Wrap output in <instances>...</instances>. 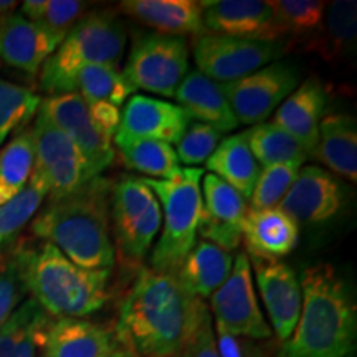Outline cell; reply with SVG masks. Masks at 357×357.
Segmentation results:
<instances>
[{"label":"cell","mask_w":357,"mask_h":357,"mask_svg":"<svg viewBox=\"0 0 357 357\" xmlns=\"http://www.w3.org/2000/svg\"><path fill=\"white\" fill-rule=\"evenodd\" d=\"M205 311L176 275L142 268L119 310L116 341L132 357H178Z\"/></svg>","instance_id":"1"},{"label":"cell","mask_w":357,"mask_h":357,"mask_svg":"<svg viewBox=\"0 0 357 357\" xmlns=\"http://www.w3.org/2000/svg\"><path fill=\"white\" fill-rule=\"evenodd\" d=\"M111 192L113 182L96 176L63 199L48 200L32 218L35 238L52 243L75 265L88 270H111Z\"/></svg>","instance_id":"2"},{"label":"cell","mask_w":357,"mask_h":357,"mask_svg":"<svg viewBox=\"0 0 357 357\" xmlns=\"http://www.w3.org/2000/svg\"><path fill=\"white\" fill-rule=\"evenodd\" d=\"M296 328L278 357H354L357 310L349 284L328 263L306 268Z\"/></svg>","instance_id":"3"},{"label":"cell","mask_w":357,"mask_h":357,"mask_svg":"<svg viewBox=\"0 0 357 357\" xmlns=\"http://www.w3.org/2000/svg\"><path fill=\"white\" fill-rule=\"evenodd\" d=\"M32 300L53 318H84L109 300L111 270L75 265L52 243L22 242L12 252Z\"/></svg>","instance_id":"4"},{"label":"cell","mask_w":357,"mask_h":357,"mask_svg":"<svg viewBox=\"0 0 357 357\" xmlns=\"http://www.w3.org/2000/svg\"><path fill=\"white\" fill-rule=\"evenodd\" d=\"M126 26L111 10L84 13L38 73V88L48 96L77 93L79 70L88 65H114L126 48Z\"/></svg>","instance_id":"5"},{"label":"cell","mask_w":357,"mask_h":357,"mask_svg":"<svg viewBox=\"0 0 357 357\" xmlns=\"http://www.w3.org/2000/svg\"><path fill=\"white\" fill-rule=\"evenodd\" d=\"M204 167H184L169 181L142 177L154 192L162 211V230L151 255V268L160 273L176 275L197 243L204 200L200 181Z\"/></svg>","instance_id":"6"},{"label":"cell","mask_w":357,"mask_h":357,"mask_svg":"<svg viewBox=\"0 0 357 357\" xmlns=\"http://www.w3.org/2000/svg\"><path fill=\"white\" fill-rule=\"evenodd\" d=\"M30 129L33 137V171L29 182L40 187L48 199L71 195L95 177L73 141L47 116L37 113Z\"/></svg>","instance_id":"7"},{"label":"cell","mask_w":357,"mask_h":357,"mask_svg":"<svg viewBox=\"0 0 357 357\" xmlns=\"http://www.w3.org/2000/svg\"><path fill=\"white\" fill-rule=\"evenodd\" d=\"M189 73V45L184 37L139 33L134 37L123 75L134 89L174 98Z\"/></svg>","instance_id":"8"},{"label":"cell","mask_w":357,"mask_h":357,"mask_svg":"<svg viewBox=\"0 0 357 357\" xmlns=\"http://www.w3.org/2000/svg\"><path fill=\"white\" fill-rule=\"evenodd\" d=\"M114 236L128 260L141 261L149 253L162 225V211L142 177L123 176L111 192Z\"/></svg>","instance_id":"9"},{"label":"cell","mask_w":357,"mask_h":357,"mask_svg":"<svg viewBox=\"0 0 357 357\" xmlns=\"http://www.w3.org/2000/svg\"><path fill=\"white\" fill-rule=\"evenodd\" d=\"M194 61L200 73L225 84L275 63L287 53L281 42H255L223 35L205 33L194 42Z\"/></svg>","instance_id":"10"},{"label":"cell","mask_w":357,"mask_h":357,"mask_svg":"<svg viewBox=\"0 0 357 357\" xmlns=\"http://www.w3.org/2000/svg\"><path fill=\"white\" fill-rule=\"evenodd\" d=\"M300 71L283 61H275L235 82L222 84L236 121L257 126L278 109L298 88Z\"/></svg>","instance_id":"11"},{"label":"cell","mask_w":357,"mask_h":357,"mask_svg":"<svg viewBox=\"0 0 357 357\" xmlns=\"http://www.w3.org/2000/svg\"><path fill=\"white\" fill-rule=\"evenodd\" d=\"M215 326L235 337L268 339L271 329L258 306L252 280V263L242 252L234 260L231 273L211 296Z\"/></svg>","instance_id":"12"},{"label":"cell","mask_w":357,"mask_h":357,"mask_svg":"<svg viewBox=\"0 0 357 357\" xmlns=\"http://www.w3.org/2000/svg\"><path fill=\"white\" fill-rule=\"evenodd\" d=\"M38 113L47 116L58 129L73 141L88 160L93 176H100L114 160V149L109 139L98 131L89 116L88 105L78 93L47 96L40 102Z\"/></svg>","instance_id":"13"},{"label":"cell","mask_w":357,"mask_h":357,"mask_svg":"<svg viewBox=\"0 0 357 357\" xmlns=\"http://www.w3.org/2000/svg\"><path fill=\"white\" fill-rule=\"evenodd\" d=\"M205 30L255 42H281L283 32L270 2L260 0H215L200 2Z\"/></svg>","instance_id":"14"},{"label":"cell","mask_w":357,"mask_h":357,"mask_svg":"<svg viewBox=\"0 0 357 357\" xmlns=\"http://www.w3.org/2000/svg\"><path fill=\"white\" fill-rule=\"evenodd\" d=\"M250 260L255 265L258 289L270 318L271 333H275L281 342L288 341L301 314V281L288 263L258 258Z\"/></svg>","instance_id":"15"},{"label":"cell","mask_w":357,"mask_h":357,"mask_svg":"<svg viewBox=\"0 0 357 357\" xmlns=\"http://www.w3.org/2000/svg\"><path fill=\"white\" fill-rule=\"evenodd\" d=\"M344 199V189L331 172L318 166H306L300 169L278 208L298 225H310L333 218L342 208Z\"/></svg>","instance_id":"16"},{"label":"cell","mask_w":357,"mask_h":357,"mask_svg":"<svg viewBox=\"0 0 357 357\" xmlns=\"http://www.w3.org/2000/svg\"><path fill=\"white\" fill-rule=\"evenodd\" d=\"M202 178L204 217L199 234L205 242L231 252L242 243V227L248 212L247 199L213 174H205Z\"/></svg>","instance_id":"17"},{"label":"cell","mask_w":357,"mask_h":357,"mask_svg":"<svg viewBox=\"0 0 357 357\" xmlns=\"http://www.w3.org/2000/svg\"><path fill=\"white\" fill-rule=\"evenodd\" d=\"M192 123L178 105L146 95H132L121 113L118 134L177 144Z\"/></svg>","instance_id":"18"},{"label":"cell","mask_w":357,"mask_h":357,"mask_svg":"<svg viewBox=\"0 0 357 357\" xmlns=\"http://www.w3.org/2000/svg\"><path fill=\"white\" fill-rule=\"evenodd\" d=\"M61 42L22 13L13 12L0 19V60L29 77H37Z\"/></svg>","instance_id":"19"},{"label":"cell","mask_w":357,"mask_h":357,"mask_svg":"<svg viewBox=\"0 0 357 357\" xmlns=\"http://www.w3.org/2000/svg\"><path fill=\"white\" fill-rule=\"evenodd\" d=\"M43 357H108L118 347L114 331L82 318L48 319L40 331Z\"/></svg>","instance_id":"20"},{"label":"cell","mask_w":357,"mask_h":357,"mask_svg":"<svg viewBox=\"0 0 357 357\" xmlns=\"http://www.w3.org/2000/svg\"><path fill=\"white\" fill-rule=\"evenodd\" d=\"M326 105L328 95L324 84L318 78L311 77L281 102L273 113L271 123L294 137L305 147L307 154H314Z\"/></svg>","instance_id":"21"},{"label":"cell","mask_w":357,"mask_h":357,"mask_svg":"<svg viewBox=\"0 0 357 357\" xmlns=\"http://www.w3.org/2000/svg\"><path fill=\"white\" fill-rule=\"evenodd\" d=\"M242 238L252 258L280 260L296 248L300 225L278 207L266 211L250 208L243 220Z\"/></svg>","instance_id":"22"},{"label":"cell","mask_w":357,"mask_h":357,"mask_svg":"<svg viewBox=\"0 0 357 357\" xmlns=\"http://www.w3.org/2000/svg\"><path fill=\"white\" fill-rule=\"evenodd\" d=\"M119 8L155 33L184 37L208 33L205 30L202 7L194 0H124Z\"/></svg>","instance_id":"23"},{"label":"cell","mask_w":357,"mask_h":357,"mask_svg":"<svg viewBox=\"0 0 357 357\" xmlns=\"http://www.w3.org/2000/svg\"><path fill=\"white\" fill-rule=\"evenodd\" d=\"M174 98L190 119H199V123L208 124L222 134L231 132L240 126L222 84L207 78L199 70L185 75Z\"/></svg>","instance_id":"24"},{"label":"cell","mask_w":357,"mask_h":357,"mask_svg":"<svg viewBox=\"0 0 357 357\" xmlns=\"http://www.w3.org/2000/svg\"><path fill=\"white\" fill-rule=\"evenodd\" d=\"M234 260L231 252L200 240L178 268L176 276L187 293L204 301L225 283L234 268Z\"/></svg>","instance_id":"25"},{"label":"cell","mask_w":357,"mask_h":357,"mask_svg":"<svg viewBox=\"0 0 357 357\" xmlns=\"http://www.w3.org/2000/svg\"><path fill=\"white\" fill-rule=\"evenodd\" d=\"M205 166L211 174L225 181L245 199L252 197L261 172V166L250 149L245 131L223 137Z\"/></svg>","instance_id":"26"},{"label":"cell","mask_w":357,"mask_h":357,"mask_svg":"<svg viewBox=\"0 0 357 357\" xmlns=\"http://www.w3.org/2000/svg\"><path fill=\"white\" fill-rule=\"evenodd\" d=\"M314 154L337 176L357 178V124L349 114L324 116Z\"/></svg>","instance_id":"27"},{"label":"cell","mask_w":357,"mask_h":357,"mask_svg":"<svg viewBox=\"0 0 357 357\" xmlns=\"http://www.w3.org/2000/svg\"><path fill=\"white\" fill-rule=\"evenodd\" d=\"M114 146L121 155L123 162L132 171L142 172L149 178L159 177L169 181L178 176L181 166L176 149L171 144L154 139H139L116 132Z\"/></svg>","instance_id":"28"},{"label":"cell","mask_w":357,"mask_h":357,"mask_svg":"<svg viewBox=\"0 0 357 357\" xmlns=\"http://www.w3.org/2000/svg\"><path fill=\"white\" fill-rule=\"evenodd\" d=\"M33 171L32 129L25 128L0 149V205L10 202L29 185Z\"/></svg>","instance_id":"29"},{"label":"cell","mask_w":357,"mask_h":357,"mask_svg":"<svg viewBox=\"0 0 357 357\" xmlns=\"http://www.w3.org/2000/svg\"><path fill=\"white\" fill-rule=\"evenodd\" d=\"M245 132L253 155L265 167L288 162L303 166L310 155L300 142L273 123L257 124Z\"/></svg>","instance_id":"30"},{"label":"cell","mask_w":357,"mask_h":357,"mask_svg":"<svg viewBox=\"0 0 357 357\" xmlns=\"http://www.w3.org/2000/svg\"><path fill=\"white\" fill-rule=\"evenodd\" d=\"M47 194L30 184L10 202L0 205V261L7 260L19 245L22 230L32 222Z\"/></svg>","instance_id":"31"},{"label":"cell","mask_w":357,"mask_h":357,"mask_svg":"<svg viewBox=\"0 0 357 357\" xmlns=\"http://www.w3.org/2000/svg\"><path fill=\"white\" fill-rule=\"evenodd\" d=\"M77 93L86 102L108 101L121 106L136 89L114 65H88L77 77Z\"/></svg>","instance_id":"32"},{"label":"cell","mask_w":357,"mask_h":357,"mask_svg":"<svg viewBox=\"0 0 357 357\" xmlns=\"http://www.w3.org/2000/svg\"><path fill=\"white\" fill-rule=\"evenodd\" d=\"M323 37L314 48L326 58H337L354 47L357 37V3L354 0H337L328 10L323 22Z\"/></svg>","instance_id":"33"},{"label":"cell","mask_w":357,"mask_h":357,"mask_svg":"<svg viewBox=\"0 0 357 357\" xmlns=\"http://www.w3.org/2000/svg\"><path fill=\"white\" fill-rule=\"evenodd\" d=\"M42 98L32 89L0 78V146L37 116Z\"/></svg>","instance_id":"34"},{"label":"cell","mask_w":357,"mask_h":357,"mask_svg":"<svg viewBox=\"0 0 357 357\" xmlns=\"http://www.w3.org/2000/svg\"><path fill=\"white\" fill-rule=\"evenodd\" d=\"M86 8V3L79 0H25L20 6V13L63 40Z\"/></svg>","instance_id":"35"},{"label":"cell","mask_w":357,"mask_h":357,"mask_svg":"<svg viewBox=\"0 0 357 357\" xmlns=\"http://www.w3.org/2000/svg\"><path fill=\"white\" fill-rule=\"evenodd\" d=\"M270 7L284 33H311L324 22L326 2L321 0H273Z\"/></svg>","instance_id":"36"},{"label":"cell","mask_w":357,"mask_h":357,"mask_svg":"<svg viewBox=\"0 0 357 357\" xmlns=\"http://www.w3.org/2000/svg\"><path fill=\"white\" fill-rule=\"evenodd\" d=\"M301 164L288 162L263 167L252 194V211L276 208L296 181Z\"/></svg>","instance_id":"37"},{"label":"cell","mask_w":357,"mask_h":357,"mask_svg":"<svg viewBox=\"0 0 357 357\" xmlns=\"http://www.w3.org/2000/svg\"><path fill=\"white\" fill-rule=\"evenodd\" d=\"M222 139L223 134L217 131L215 128L199 121H192L184 136L176 144L178 162L189 167L207 162V159L213 154Z\"/></svg>","instance_id":"38"},{"label":"cell","mask_w":357,"mask_h":357,"mask_svg":"<svg viewBox=\"0 0 357 357\" xmlns=\"http://www.w3.org/2000/svg\"><path fill=\"white\" fill-rule=\"evenodd\" d=\"M24 280L12 257L0 261V328L17 311L26 296Z\"/></svg>","instance_id":"39"},{"label":"cell","mask_w":357,"mask_h":357,"mask_svg":"<svg viewBox=\"0 0 357 357\" xmlns=\"http://www.w3.org/2000/svg\"><path fill=\"white\" fill-rule=\"evenodd\" d=\"M184 357H220L215 346V336H213V324L208 310L200 318L197 328L192 334L189 344H187Z\"/></svg>","instance_id":"40"},{"label":"cell","mask_w":357,"mask_h":357,"mask_svg":"<svg viewBox=\"0 0 357 357\" xmlns=\"http://www.w3.org/2000/svg\"><path fill=\"white\" fill-rule=\"evenodd\" d=\"M91 121L95 124L98 131H100L106 139L113 141L116 132H118L119 123H121V111L118 106L111 105L108 101H96L86 102Z\"/></svg>","instance_id":"41"},{"label":"cell","mask_w":357,"mask_h":357,"mask_svg":"<svg viewBox=\"0 0 357 357\" xmlns=\"http://www.w3.org/2000/svg\"><path fill=\"white\" fill-rule=\"evenodd\" d=\"M19 6L20 3L15 2V0H0V19L10 15Z\"/></svg>","instance_id":"42"},{"label":"cell","mask_w":357,"mask_h":357,"mask_svg":"<svg viewBox=\"0 0 357 357\" xmlns=\"http://www.w3.org/2000/svg\"><path fill=\"white\" fill-rule=\"evenodd\" d=\"M108 357H132L131 354H129L128 351H124L123 347H118L114 352H111V354Z\"/></svg>","instance_id":"43"},{"label":"cell","mask_w":357,"mask_h":357,"mask_svg":"<svg viewBox=\"0 0 357 357\" xmlns=\"http://www.w3.org/2000/svg\"><path fill=\"white\" fill-rule=\"evenodd\" d=\"M178 357H184V356H178Z\"/></svg>","instance_id":"44"}]
</instances>
